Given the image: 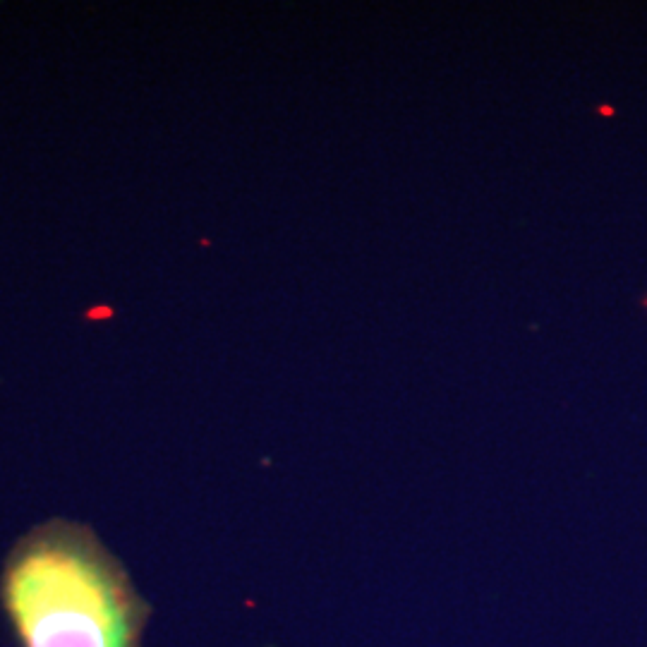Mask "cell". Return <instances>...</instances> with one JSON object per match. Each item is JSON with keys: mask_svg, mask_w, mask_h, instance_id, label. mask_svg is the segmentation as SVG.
<instances>
[{"mask_svg": "<svg viewBox=\"0 0 647 647\" xmlns=\"http://www.w3.org/2000/svg\"><path fill=\"white\" fill-rule=\"evenodd\" d=\"M0 609L17 647H142L151 607L89 525L51 518L0 566Z\"/></svg>", "mask_w": 647, "mask_h": 647, "instance_id": "6da1fadb", "label": "cell"}, {"mask_svg": "<svg viewBox=\"0 0 647 647\" xmlns=\"http://www.w3.org/2000/svg\"><path fill=\"white\" fill-rule=\"evenodd\" d=\"M640 302H642V307H647V295H645V297H642V300H640Z\"/></svg>", "mask_w": 647, "mask_h": 647, "instance_id": "3957f363", "label": "cell"}, {"mask_svg": "<svg viewBox=\"0 0 647 647\" xmlns=\"http://www.w3.org/2000/svg\"><path fill=\"white\" fill-rule=\"evenodd\" d=\"M599 113H602V115H613V108H609V105H599Z\"/></svg>", "mask_w": 647, "mask_h": 647, "instance_id": "7a4b0ae2", "label": "cell"}]
</instances>
